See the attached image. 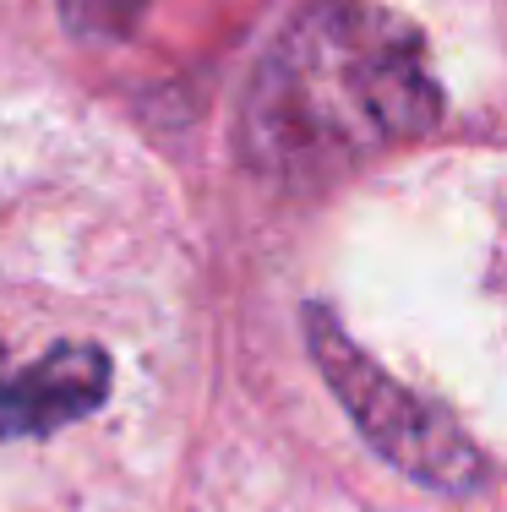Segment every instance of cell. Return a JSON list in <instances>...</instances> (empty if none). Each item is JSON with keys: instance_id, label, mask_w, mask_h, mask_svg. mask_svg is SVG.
I'll return each instance as SVG.
<instances>
[{"instance_id": "obj_3", "label": "cell", "mask_w": 507, "mask_h": 512, "mask_svg": "<svg viewBox=\"0 0 507 512\" xmlns=\"http://www.w3.org/2000/svg\"><path fill=\"white\" fill-rule=\"evenodd\" d=\"M110 398V355L99 344H55L44 360L0 382V442L50 436Z\"/></svg>"}, {"instance_id": "obj_1", "label": "cell", "mask_w": 507, "mask_h": 512, "mask_svg": "<svg viewBox=\"0 0 507 512\" xmlns=\"http://www.w3.org/2000/svg\"><path fill=\"white\" fill-rule=\"evenodd\" d=\"M442 120L426 39L371 0H306L246 77L235 153L257 180L317 191Z\"/></svg>"}, {"instance_id": "obj_4", "label": "cell", "mask_w": 507, "mask_h": 512, "mask_svg": "<svg viewBox=\"0 0 507 512\" xmlns=\"http://www.w3.org/2000/svg\"><path fill=\"white\" fill-rule=\"evenodd\" d=\"M148 6L153 0H60V22H66V33H77L88 44H120L137 33Z\"/></svg>"}, {"instance_id": "obj_2", "label": "cell", "mask_w": 507, "mask_h": 512, "mask_svg": "<svg viewBox=\"0 0 507 512\" xmlns=\"http://www.w3.org/2000/svg\"><path fill=\"white\" fill-rule=\"evenodd\" d=\"M306 349L317 360L322 382L344 414L360 425L371 447L393 463L398 474L431 485L442 496H475L491 480V458L475 447V436L453 420L437 398L404 387L393 371H382L366 349L349 338V327L333 316V306L311 300L306 306Z\"/></svg>"}]
</instances>
